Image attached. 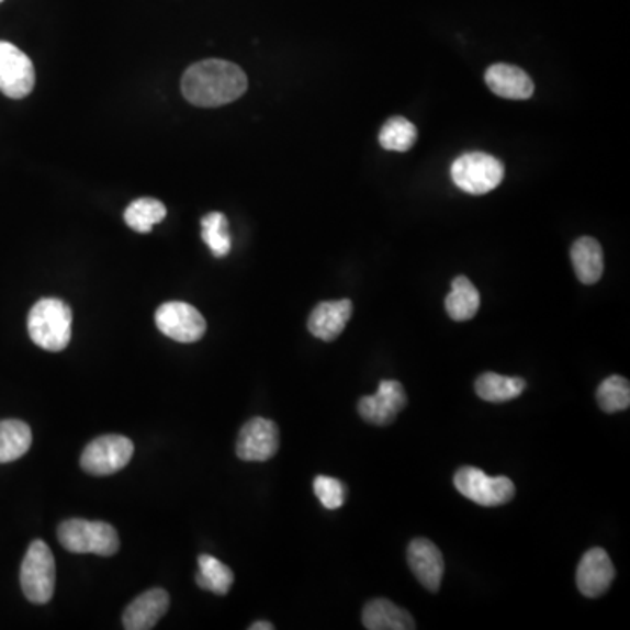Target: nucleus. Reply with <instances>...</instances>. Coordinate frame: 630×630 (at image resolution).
Returning <instances> with one entry per match:
<instances>
[{
  "instance_id": "f257e3e1",
  "label": "nucleus",
  "mask_w": 630,
  "mask_h": 630,
  "mask_svg": "<svg viewBox=\"0 0 630 630\" xmlns=\"http://www.w3.org/2000/svg\"><path fill=\"white\" fill-rule=\"evenodd\" d=\"M181 90L196 108H221L246 93L247 76L232 61L209 58L191 65L182 76Z\"/></svg>"
},
{
  "instance_id": "f03ea898",
  "label": "nucleus",
  "mask_w": 630,
  "mask_h": 630,
  "mask_svg": "<svg viewBox=\"0 0 630 630\" xmlns=\"http://www.w3.org/2000/svg\"><path fill=\"white\" fill-rule=\"evenodd\" d=\"M29 335L41 349L60 352L67 349L72 337V311L58 299H43L29 314Z\"/></svg>"
},
{
  "instance_id": "7ed1b4c3",
  "label": "nucleus",
  "mask_w": 630,
  "mask_h": 630,
  "mask_svg": "<svg viewBox=\"0 0 630 630\" xmlns=\"http://www.w3.org/2000/svg\"><path fill=\"white\" fill-rule=\"evenodd\" d=\"M58 540L65 550L72 553H95L111 558L120 550V538L111 524L91 522L82 518H70L61 522Z\"/></svg>"
},
{
  "instance_id": "20e7f679",
  "label": "nucleus",
  "mask_w": 630,
  "mask_h": 630,
  "mask_svg": "<svg viewBox=\"0 0 630 630\" xmlns=\"http://www.w3.org/2000/svg\"><path fill=\"white\" fill-rule=\"evenodd\" d=\"M57 566L52 549L44 541L35 540L23 559L20 583L26 599L34 605H46L55 594Z\"/></svg>"
},
{
  "instance_id": "39448f33",
  "label": "nucleus",
  "mask_w": 630,
  "mask_h": 630,
  "mask_svg": "<svg viewBox=\"0 0 630 630\" xmlns=\"http://www.w3.org/2000/svg\"><path fill=\"white\" fill-rule=\"evenodd\" d=\"M450 173L459 190L485 194L502 184L505 167L497 158L485 153H466L453 161Z\"/></svg>"
},
{
  "instance_id": "423d86ee",
  "label": "nucleus",
  "mask_w": 630,
  "mask_h": 630,
  "mask_svg": "<svg viewBox=\"0 0 630 630\" xmlns=\"http://www.w3.org/2000/svg\"><path fill=\"white\" fill-rule=\"evenodd\" d=\"M462 496L485 508L506 505L515 497V484L506 476H488L479 468L464 466L453 475Z\"/></svg>"
},
{
  "instance_id": "0eeeda50",
  "label": "nucleus",
  "mask_w": 630,
  "mask_h": 630,
  "mask_svg": "<svg viewBox=\"0 0 630 630\" xmlns=\"http://www.w3.org/2000/svg\"><path fill=\"white\" fill-rule=\"evenodd\" d=\"M134 443L120 435L95 438L82 450L81 468L90 475H113L132 461Z\"/></svg>"
},
{
  "instance_id": "6e6552de",
  "label": "nucleus",
  "mask_w": 630,
  "mask_h": 630,
  "mask_svg": "<svg viewBox=\"0 0 630 630\" xmlns=\"http://www.w3.org/2000/svg\"><path fill=\"white\" fill-rule=\"evenodd\" d=\"M156 326L165 337L181 344H194L207 331V323L193 305L184 302H167L155 314Z\"/></svg>"
},
{
  "instance_id": "1a4fd4ad",
  "label": "nucleus",
  "mask_w": 630,
  "mask_h": 630,
  "mask_svg": "<svg viewBox=\"0 0 630 630\" xmlns=\"http://www.w3.org/2000/svg\"><path fill=\"white\" fill-rule=\"evenodd\" d=\"M35 87V69L31 58L14 44L0 41V91L9 99L31 95Z\"/></svg>"
},
{
  "instance_id": "9d476101",
  "label": "nucleus",
  "mask_w": 630,
  "mask_h": 630,
  "mask_svg": "<svg viewBox=\"0 0 630 630\" xmlns=\"http://www.w3.org/2000/svg\"><path fill=\"white\" fill-rule=\"evenodd\" d=\"M279 428L263 417H255L240 429L237 440V455L243 461L263 462L272 459L279 450Z\"/></svg>"
},
{
  "instance_id": "9b49d317",
  "label": "nucleus",
  "mask_w": 630,
  "mask_h": 630,
  "mask_svg": "<svg viewBox=\"0 0 630 630\" xmlns=\"http://www.w3.org/2000/svg\"><path fill=\"white\" fill-rule=\"evenodd\" d=\"M406 406V393L396 380H382L373 396L359 400V415L373 426H387Z\"/></svg>"
},
{
  "instance_id": "f8f14e48",
  "label": "nucleus",
  "mask_w": 630,
  "mask_h": 630,
  "mask_svg": "<svg viewBox=\"0 0 630 630\" xmlns=\"http://www.w3.org/2000/svg\"><path fill=\"white\" fill-rule=\"evenodd\" d=\"M614 580V562L606 550L590 549L583 555L578 571H576V585L582 596L590 597V599L603 596L609 590Z\"/></svg>"
},
{
  "instance_id": "ddd939ff",
  "label": "nucleus",
  "mask_w": 630,
  "mask_h": 630,
  "mask_svg": "<svg viewBox=\"0 0 630 630\" xmlns=\"http://www.w3.org/2000/svg\"><path fill=\"white\" fill-rule=\"evenodd\" d=\"M408 566L424 587L438 592L443 580L445 562L437 544L426 538L412 541L408 544Z\"/></svg>"
},
{
  "instance_id": "4468645a",
  "label": "nucleus",
  "mask_w": 630,
  "mask_h": 630,
  "mask_svg": "<svg viewBox=\"0 0 630 630\" xmlns=\"http://www.w3.org/2000/svg\"><path fill=\"white\" fill-rule=\"evenodd\" d=\"M170 597L164 588L144 592L125 609L123 627L126 630H149L167 614Z\"/></svg>"
},
{
  "instance_id": "2eb2a0df",
  "label": "nucleus",
  "mask_w": 630,
  "mask_h": 630,
  "mask_svg": "<svg viewBox=\"0 0 630 630\" xmlns=\"http://www.w3.org/2000/svg\"><path fill=\"white\" fill-rule=\"evenodd\" d=\"M352 311L355 307L350 300L319 303L308 317V331L323 341L337 340L346 329Z\"/></svg>"
},
{
  "instance_id": "dca6fc26",
  "label": "nucleus",
  "mask_w": 630,
  "mask_h": 630,
  "mask_svg": "<svg viewBox=\"0 0 630 630\" xmlns=\"http://www.w3.org/2000/svg\"><path fill=\"white\" fill-rule=\"evenodd\" d=\"M485 82L497 97H503V99L527 100L531 99L535 93L532 79L515 65L496 64L488 67L485 72Z\"/></svg>"
},
{
  "instance_id": "f3484780",
  "label": "nucleus",
  "mask_w": 630,
  "mask_h": 630,
  "mask_svg": "<svg viewBox=\"0 0 630 630\" xmlns=\"http://www.w3.org/2000/svg\"><path fill=\"white\" fill-rule=\"evenodd\" d=\"M571 261L578 281L585 285L596 284L605 272V255L596 238H578L571 247Z\"/></svg>"
},
{
  "instance_id": "a211bd4d",
  "label": "nucleus",
  "mask_w": 630,
  "mask_h": 630,
  "mask_svg": "<svg viewBox=\"0 0 630 630\" xmlns=\"http://www.w3.org/2000/svg\"><path fill=\"white\" fill-rule=\"evenodd\" d=\"M363 626L368 630H412L414 618L387 599H373L364 606Z\"/></svg>"
},
{
  "instance_id": "6ab92c4d",
  "label": "nucleus",
  "mask_w": 630,
  "mask_h": 630,
  "mask_svg": "<svg viewBox=\"0 0 630 630\" xmlns=\"http://www.w3.org/2000/svg\"><path fill=\"white\" fill-rule=\"evenodd\" d=\"M526 380L518 376L487 372L476 379L475 391L484 402L505 403L520 396L526 391Z\"/></svg>"
},
{
  "instance_id": "aec40b11",
  "label": "nucleus",
  "mask_w": 630,
  "mask_h": 630,
  "mask_svg": "<svg viewBox=\"0 0 630 630\" xmlns=\"http://www.w3.org/2000/svg\"><path fill=\"white\" fill-rule=\"evenodd\" d=\"M445 308L450 317L458 323L475 317L480 308V293L468 277H455L452 291L445 300Z\"/></svg>"
},
{
  "instance_id": "412c9836",
  "label": "nucleus",
  "mask_w": 630,
  "mask_h": 630,
  "mask_svg": "<svg viewBox=\"0 0 630 630\" xmlns=\"http://www.w3.org/2000/svg\"><path fill=\"white\" fill-rule=\"evenodd\" d=\"M32 447V431L16 419L0 423V464L23 458Z\"/></svg>"
},
{
  "instance_id": "4be33fe9",
  "label": "nucleus",
  "mask_w": 630,
  "mask_h": 630,
  "mask_svg": "<svg viewBox=\"0 0 630 630\" xmlns=\"http://www.w3.org/2000/svg\"><path fill=\"white\" fill-rule=\"evenodd\" d=\"M196 585L203 590L214 592L217 596H226L234 585V573L220 559L212 558L209 553L199 555V573Z\"/></svg>"
},
{
  "instance_id": "5701e85b",
  "label": "nucleus",
  "mask_w": 630,
  "mask_h": 630,
  "mask_svg": "<svg viewBox=\"0 0 630 630\" xmlns=\"http://www.w3.org/2000/svg\"><path fill=\"white\" fill-rule=\"evenodd\" d=\"M167 217V207L160 200L138 199L130 203L125 211V223L137 234H149L153 226Z\"/></svg>"
},
{
  "instance_id": "b1692460",
  "label": "nucleus",
  "mask_w": 630,
  "mask_h": 630,
  "mask_svg": "<svg viewBox=\"0 0 630 630\" xmlns=\"http://www.w3.org/2000/svg\"><path fill=\"white\" fill-rule=\"evenodd\" d=\"M202 238L212 255L225 258L232 251L228 220L223 212H209L202 220Z\"/></svg>"
},
{
  "instance_id": "393cba45",
  "label": "nucleus",
  "mask_w": 630,
  "mask_h": 630,
  "mask_svg": "<svg viewBox=\"0 0 630 630\" xmlns=\"http://www.w3.org/2000/svg\"><path fill=\"white\" fill-rule=\"evenodd\" d=\"M379 140L380 146L387 151L405 153L412 149L417 140V128L406 117L394 116L380 130Z\"/></svg>"
},
{
  "instance_id": "a878e982",
  "label": "nucleus",
  "mask_w": 630,
  "mask_h": 630,
  "mask_svg": "<svg viewBox=\"0 0 630 630\" xmlns=\"http://www.w3.org/2000/svg\"><path fill=\"white\" fill-rule=\"evenodd\" d=\"M597 403L606 414H617L630 406L629 380L620 375L608 376L597 389Z\"/></svg>"
},
{
  "instance_id": "bb28decb",
  "label": "nucleus",
  "mask_w": 630,
  "mask_h": 630,
  "mask_svg": "<svg viewBox=\"0 0 630 630\" xmlns=\"http://www.w3.org/2000/svg\"><path fill=\"white\" fill-rule=\"evenodd\" d=\"M314 493L320 505L328 509H338L346 505V485L331 476H317L314 480Z\"/></svg>"
},
{
  "instance_id": "cd10ccee",
  "label": "nucleus",
  "mask_w": 630,
  "mask_h": 630,
  "mask_svg": "<svg viewBox=\"0 0 630 630\" xmlns=\"http://www.w3.org/2000/svg\"><path fill=\"white\" fill-rule=\"evenodd\" d=\"M251 630H273V626L270 622H256L249 627Z\"/></svg>"
},
{
  "instance_id": "c85d7f7f",
  "label": "nucleus",
  "mask_w": 630,
  "mask_h": 630,
  "mask_svg": "<svg viewBox=\"0 0 630 630\" xmlns=\"http://www.w3.org/2000/svg\"><path fill=\"white\" fill-rule=\"evenodd\" d=\"M0 2H2V0H0Z\"/></svg>"
}]
</instances>
